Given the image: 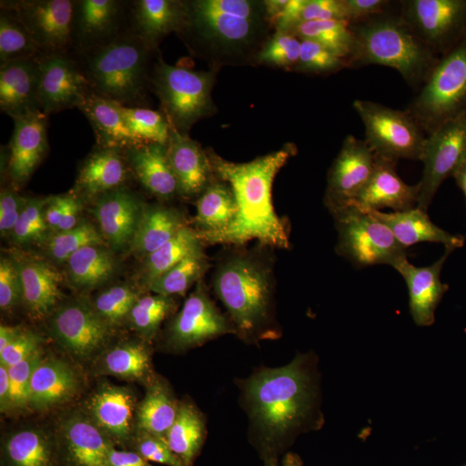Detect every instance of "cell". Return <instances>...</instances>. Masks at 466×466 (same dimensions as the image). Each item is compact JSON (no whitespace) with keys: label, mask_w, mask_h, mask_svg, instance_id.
Instances as JSON below:
<instances>
[{"label":"cell","mask_w":466,"mask_h":466,"mask_svg":"<svg viewBox=\"0 0 466 466\" xmlns=\"http://www.w3.org/2000/svg\"><path fill=\"white\" fill-rule=\"evenodd\" d=\"M309 228L321 263L348 283L357 321L334 348L299 355L305 367L358 370L383 359L392 370L434 373L431 336L410 314L408 279L420 254L443 232V219L431 216L420 225L364 245L339 240L317 225Z\"/></svg>","instance_id":"obj_1"},{"label":"cell","mask_w":466,"mask_h":466,"mask_svg":"<svg viewBox=\"0 0 466 466\" xmlns=\"http://www.w3.org/2000/svg\"><path fill=\"white\" fill-rule=\"evenodd\" d=\"M276 14L267 54L285 79L320 96L383 91L400 63L407 35L397 2L281 0Z\"/></svg>","instance_id":"obj_2"},{"label":"cell","mask_w":466,"mask_h":466,"mask_svg":"<svg viewBox=\"0 0 466 466\" xmlns=\"http://www.w3.org/2000/svg\"><path fill=\"white\" fill-rule=\"evenodd\" d=\"M238 78L195 43L155 69L106 84L137 137L186 159L218 161Z\"/></svg>","instance_id":"obj_3"},{"label":"cell","mask_w":466,"mask_h":466,"mask_svg":"<svg viewBox=\"0 0 466 466\" xmlns=\"http://www.w3.org/2000/svg\"><path fill=\"white\" fill-rule=\"evenodd\" d=\"M323 106H291L258 99L236 85L226 116L227 137L238 147L241 167L256 191L283 202L285 193L323 167L318 147Z\"/></svg>","instance_id":"obj_4"},{"label":"cell","mask_w":466,"mask_h":466,"mask_svg":"<svg viewBox=\"0 0 466 466\" xmlns=\"http://www.w3.org/2000/svg\"><path fill=\"white\" fill-rule=\"evenodd\" d=\"M410 400L392 377H346L325 394L319 433L341 466H413Z\"/></svg>","instance_id":"obj_5"},{"label":"cell","mask_w":466,"mask_h":466,"mask_svg":"<svg viewBox=\"0 0 466 466\" xmlns=\"http://www.w3.org/2000/svg\"><path fill=\"white\" fill-rule=\"evenodd\" d=\"M20 15L63 82H106L112 0H5Z\"/></svg>","instance_id":"obj_6"},{"label":"cell","mask_w":466,"mask_h":466,"mask_svg":"<svg viewBox=\"0 0 466 466\" xmlns=\"http://www.w3.org/2000/svg\"><path fill=\"white\" fill-rule=\"evenodd\" d=\"M196 2L112 0L108 79L155 69L196 43Z\"/></svg>","instance_id":"obj_7"},{"label":"cell","mask_w":466,"mask_h":466,"mask_svg":"<svg viewBox=\"0 0 466 466\" xmlns=\"http://www.w3.org/2000/svg\"><path fill=\"white\" fill-rule=\"evenodd\" d=\"M57 150L69 173L116 162L127 153L135 133L116 92L106 82H60Z\"/></svg>","instance_id":"obj_8"},{"label":"cell","mask_w":466,"mask_h":466,"mask_svg":"<svg viewBox=\"0 0 466 466\" xmlns=\"http://www.w3.org/2000/svg\"><path fill=\"white\" fill-rule=\"evenodd\" d=\"M20 180L8 259L15 280L26 285L38 278L72 231L73 174L57 167Z\"/></svg>","instance_id":"obj_9"},{"label":"cell","mask_w":466,"mask_h":466,"mask_svg":"<svg viewBox=\"0 0 466 466\" xmlns=\"http://www.w3.org/2000/svg\"><path fill=\"white\" fill-rule=\"evenodd\" d=\"M217 309L208 294L188 280L142 300L139 319L149 348L168 377L195 375Z\"/></svg>","instance_id":"obj_10"},{"label":"cell","mask_w":466,"mask_h":466,"mask_svg":"<svg viewBox=\"0 0 466 466\" xmlns=\"http://www.w3.org/2000/svg\"><path fill=\"white\" fill-rule=\"evenodd\" d=\"M198 263L187 225L144 218L122 242L106 288L121 299L143 300L155 291L188 280Z\"/></svg>","instance_id":"obj_11"},{"label":"cell","mask_w":466,"mask_h":466,"mask_svg":"<svg viewBox=\"0 0 466 466\" xmlns=\"http://www.w3.org/2000/svg\"><path fill=\"white\" fill-rule=\"evenodd\" d=\"M250 227L265 267L268 296L293 302L323 267L311 228L283 202L271 200L258 191Z\"/></svg>","instance_id":"obj_12"},{"label":"cell","mask_w":466,"mask_h":466,"mask_svg":"<svg viewBox=\"0 0 466 466\" xmlns=\"http://www.w3.org/2000/svg\"><path fill=\"white\" fill-rule=\"evenodd\" d=\"M56 87L20 92L0 101V164L20 179L61 167Z\"/></svg>","instance_id":"obj_13"},{"label":"cell","mask_w":466,"mask_h":466,"mask_svg":"<svg viewBox=\"0 0 466 466\" xmlns=\"http://www.w3.org/2000/svg\"><path fill=\"white\" fill-rule=\"evenodd\" d=\"M34 425V451L39 466H79L94 447V413L78 394L64 386L23 377Z\"/></svg>","instance_id":"obj_14"},{"label":"cell","mask_w":466,"mask_h":466,"mask_svg":"<svg viewBox=\"0 0 466 466\" xmlns=\"http://www.w3.org/2000/svg\"><path fill=\"white\" fill-rule=\"evenodd\" d=\"M198 263L214 281L241 302L268 296L250 218L213 217L187 225Z\"/></svg>","instance_id":"obj_15"},{"label":"cell","mask_w":466,"mask_h":466,"mask_svg":"<svg viewBox=\"0 0 466 466\" xmlns=\"http://www.w3.org/2000/svg\"><path fill=\"white\" fill-rule=\"evenodd\" d=\"M276 2L269 0H198L196 43L229 75L251 52L267 50L274 39Z\"/></svg>","instance_id":"obj_16"},{"label":"cell","mask_w":466,"mask_h":466,"mask_svg":"<svg viewBox=\"0 0 466 466\" xmlns=\"http://www.w3.org/2000/svg\"><path fill=\"white\" fill-rule=\"evenodd\" d=\"M284 339L276 319L244 306H218L195 377L214 389Z\"/></svg>","instance_id":"obj_17"},{"label":"cell","mask_w":466,"mask_h":466,"mask_svg":"<svg viewBox=\"0 0 466 466\" xmlns=\"http://www.w3.org/2000/svg\"><path fill=\"white\" fill-rule=\"evenodd\" d=\"M180 161V156L135 135L118 162L139 192L147 219L189 225L213 218L193 195Z\"/></svg>","instance_id":"obj_18"},{"label":"cell","mask_w":466,"mask_h":466,"mask_svg":"<svg viewBox=\"0 0 466 466\" xmlns=\"http://www.w3.org/2000/svg\"><path fill=\"white\" fill-rule=\"evenodd\" d=\"M97 397L104 425L119 437H135L158 428L177 404L170 377L159 367L125 370Z\"/></svg>","instance_id":"obj_19"},{"label":"cell","mask_w":466,"mask_h":466,"mask_svg":"<svg viewBox=\"0 0 466 466\" xmlns=\"http://www.w3.org/2000/svg\"><path fill=\"white\" fill-rule=\"evenodd\" d=\"M294 321L288 330L299 355L334 348L351 332L357 308L341 275L323 265L293 300Z\"/></svg>","instance_id":"obj_20"},{"label":"cell","mask_w":466,"mask_h":466,"mask_svg":"<svg viewBox=\"0 0 466 466\" xmlns=\"http://www.w3.org/2000/svg\"><path fill=\"white\" fill-rule=\"evenodd\" d=\"M302 370L308 368L288 339L272 343L262 357L214 389L208 410L214 429L223 434L236 417L265 398L288 377Z\"/></svg>","instance_id":"obj_21"},{"label":"cell","mask_w":466,"mask_h":466,"mask_svg":"<svg viewBox=\"0 0 466 466\" xmlns=\"http://www.w3.org/2000/svg\"><path fill=\"white\" fill-rule=\"evenodd\" d=\"M317 400L306 370L294 373L278 388L227 426L223 435L241 443L275 444L281 435L305 419Z\"/></svg>","instance_id":"obj_22"},{"label":"cell","mask_w":466,"mask_h":466,"mask_svg":"<svg viewBox=\"0 0 466 466\" xmlns=\"http://www.w3.org/2000/svg\"><path fill=\"white\" fill-rule=\"evenodd\" d=\"M61 78L25 20L0 7V101L56 87Z\"/></svg>","instance_id":"obj_23"},{"label":"cell","mask_w":466,"mask_h":466,"mask_svg":"<svg viewBox=\"0 0 466 466\" xmlns=\"http://www.w3.org/2000/svg\"><path fill=\"white\" fill-rule=\"evenodd\" d=\"M135 367H159L148 343L137 334L124 330L115 341L96 348L76 349L61 368L76 394L97 397L116 376Z\"/></svg>","instance_id":"obj_24"},{"label":"cell","mask_w":466,"mask_h":466,"mask_svg":"<svg viewBox=\"0 0 466 466\" xmlns=\"http://www.w3.org/2000/svg\"><path fill=\"white\" fill-rule=\"evenodd\" d=\"M180 162L189 188L210 216L250 218L256 187L244 168L219 161Z\"/></svg>","instance_id":"obj_25"},{"label":"cell","mask_w":466,"mask_h":466,"mask_svg":"<svg viewBox=\"0 0 466 466\" xmlns=\"http://www.w3.org/2000/svg\"><path fill=\"white\" fill-rule=\"evenodd\" d=\"M72 296H42L34 312L16 360L27 370L55 368L61 370L75 352L76 345L66 327V314Z\"/></svg>","instance_id":"obj_26"},{"label":"cell","mask_w":466,"mask_h":466,"mask_svg":"<svg viewBox=\"0 0 466 466\" xmlns=\"http://www.w3.org/2000/svg\"><path fill=\"white\" fill-rule=\"evenodd\" d=\"M452 60L431 47H415L403 57L386 82L383 92L389 96L421 101L443 106L449 92Z\"/></svg>","instance_id":"obj_27"},{"label":"cell","mask_w":466,"mask_h":466,"mask_svg":"<svg viewBox=\"0 0 466 466\" xmlns=\"http://www.w3.org/2000/svg\"><path fill=\"white\" fill-rule=\"evenodd\" d=\"M34 425L32 412L20 386L3 383L0 390V462L17 466L33 455Z\"/></svg>","instance_id":"obj_28"},{"label":"cell","mask_w":466,"mask_h":466,"mask_svg":"<svg viewBox=\"0 0 466 466\" xmlns=\"http://www.w3.org/2000/svg\"><path fill=\"white\" fill-rule=\"evenodd\" d=\"M210 444L195 426H174L153 435L137 458L142 466H198Z\"/></svg>","instance_id":"obj_29"},{"label":"cell","mask_w":466,"mask_h":466,"mask_svg":"<svg viewBox=\"0 0 466 466\" xmlns=\"http://www.w3.org/2000/svg\"><path fill=\"white\" fill-rule=\"evenodd\" d=\"M42 296L26 289L25 284L14 280L0 289V351L5 358L16 359L21 342Z\"/></svg>","instance_id":"obj_30"},{"label":"cell","mask_w":466,"mask_h":466,"mask_svg":"<svg viewBox=\"0 0 466 466\" xmlns=\"http://www.w3.org/2000/svg\"><path fill=\"white\" fill-rule=\"evenodd\" d=\"M466 32V0H431L410 39L415 47H433L452 34Z\"/></svg>","instance_id":"obj_31"},{"label":"cell","mask_w":466,"mask_h":466,"mask_svg":"<svg viewBox=\"0 0 466 466\" xmlns=\"http://www.w3.org/2000/svg\"><path fill=\"white\" fill-rule=\"evenodd\" d=\"M122 312H124V299H119L108 288L97 291L94 327L85 348H96L118 339L124 333L121 329Z\"/></svg>","instance_id":"obj_32"},{"label":"cell","mask_w":466,"mask_h":466,"mask_svg":"<svg viewBox=\"0 0 466 466\" xmlns=\"http://www.w3.org/2000/svg\"><path fill=\"white\" fill-rule=\"evenodd\" d=\"M269 466H330L315 446L306 420L293 426V433L285 441Z\"/></svg>","instance_id":"obj_33"},{"label":"cell","mask_w":466,"mask_h":466,"mask_svg":"<svg viewBox=\"0 0 466 466\" xmlns=\"http://www.w3.org/2000/svg\"><path fill=\"white\" fill-rule=\"evenodd\" d=\"M265 446L241 443H211L201 456L198 466H263Z\"/></svg>","instance_id":"obj_34"},{"label":"cell","mask_w":466,"mask_h":466,"mask_svg":"<svg viewBox=\"0 0 466 466\" xmlns=\"http://www.w3.org/2000/svg\"><path fill=\"white\" fill-rule=\"evenodd\" d=\"M96 305L97 291L72 296V302L67 309L66 327L76 349H84L87 345L92 327H94Z\"/></svg>","instance_id":"obj_35"},{"label":"cell","mask_w":466,"mask_h":466,"mask_svg":"<svg viewBox=\"0 0 466 466\" xmlns=\"http://www.w3.org/2000/svg\"><path fill=\"white\" fill-rule=\"evenodd\" d=\"M443 106L466 112V61L452 60L449 92Z\"/></svg>","instance_id":"obj_36"},{"label":"cell","mask_w":466,"mask_h":466,"mask_svg":"<svg viewBox=\"0 0 466 466\" xmlns=\"http://www.w3.org/2000/svg\"><path fill=\"white\" fill-rule=\"evenodd\" d=\"M431 48L441 52L451 60L466 61V32L446 36Z\"/></svg>","instance_id":"obj_37"},{"label":"cell","mask_w":466,"mask_h":466,"mask_svg":"<svg viewBox=\"0 0 466 466\" xmlns=\"http://www.w3.org/2000/svg\"><path fill=\"white\" fill-rule=\"evenodd\" d=\"M85 466H142L137 455L126 452V451L116 450L103 453L97 458L92 459Z\"/></svg>","instance_id":"obj_38"}]
</instances>
